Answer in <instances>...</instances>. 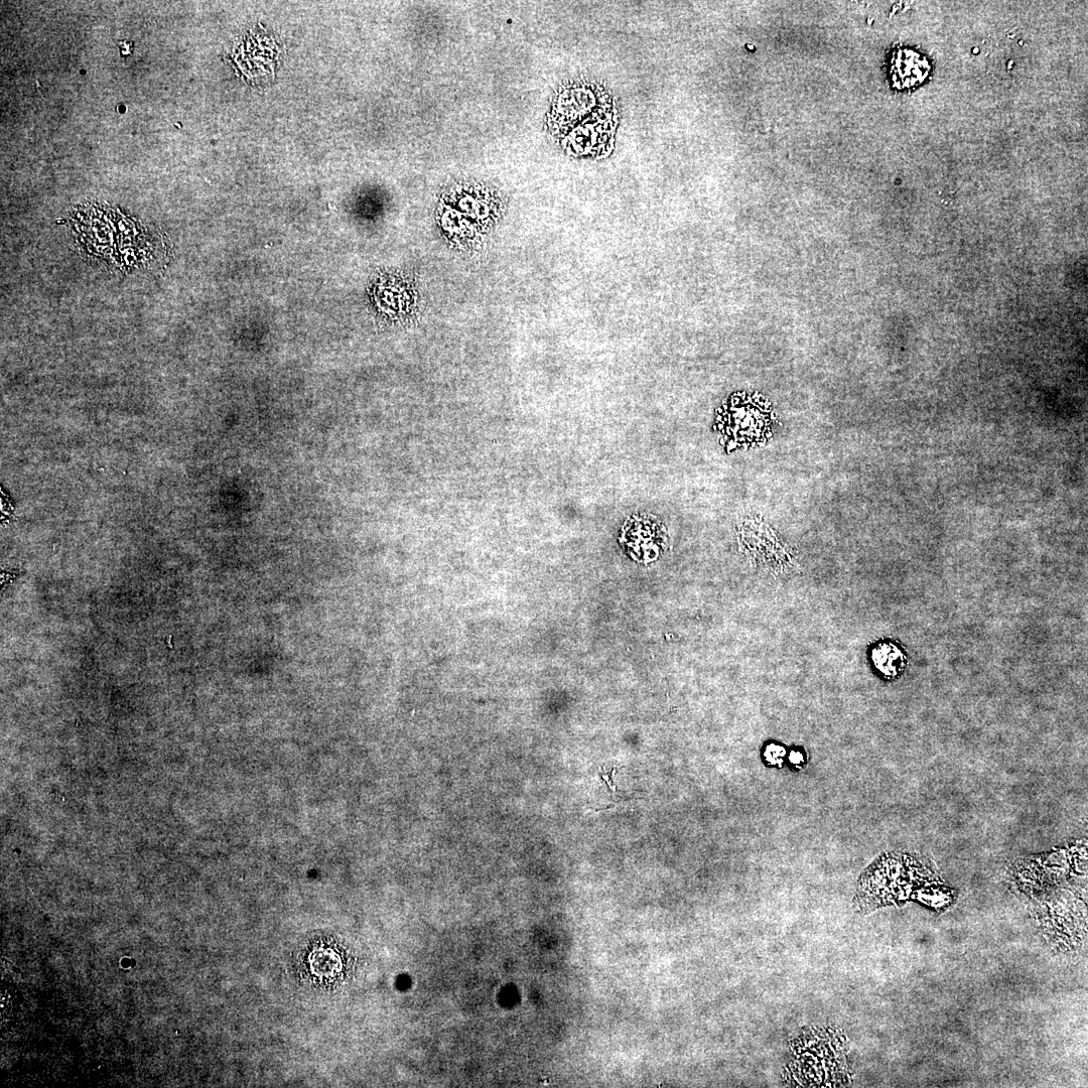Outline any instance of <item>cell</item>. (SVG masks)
<instances>
[{"instance_id": "cell-1", "label": "cell", "mask_w": 1088, "mask_h": 1088, "mask_svg": "<svg viewBox=\"0 0 1088 1088\" xmlns=\"http://www.w3.org/2000/svg\"><path fill=\"white\" fill-rule=\"evenodd\" d=\"M572 145L581 156L606 157L614 146L617 108L611 95L593 83L579 84L571 92Z\"/></svg>"}, {"instance_id": "cell-2", "label": "cell", "mask_w": 1088, "mask_h": 1088, "mask_svg": "<svg viewBox=\"0 0 1088 1088\" xmlns=\"http://www.w3.org/2000/svg\"><path fill=\"white\" fill-rule=\"evenodd\" d=\"M772 417L761 400L742 399L725 407L719 417V430L734 447H755L771 434Z\"/></svg>"}, {"instance_id": "cell-3", "label": "cell", "mask_w": 1088, "mask_h": 1088, "mask_svg": "<svg viewBox=\"0 0 1088 1088\" xmlns=\"http://www.w3.org/2000/svg\"><path fill=\"white\" fill-rule=\"evenodd\" d=\"M929 73L927 61L909 49H898L890 63V76L898 89H909L921 84Z\"/></svg>"}, {"instance_id": "cell-4", "label": "cell", "mask_w": 1088, "mask_h": 1088, "mask_svg": "<svg viewBox=\"0 0 1088 1088\" xmlns=\"http://www.w3.org/2000/svg\"><path fill=\"white\" fill-rule=\"evenodd\" d=\"M872 660L881 674L887 677L898 676L905 667V656L893 643H880L872 651Z\"/></svg>"}, {"instance_id": "cell-5", "label": "cell", "mask_w": 1088, "mask_h": 1088, "mask_svg": "<svg viewBox=\"0 0 1088 1088\" xmlns=\"http://www.w3.org/2000/svg\"><path fill=\"white\" fill-rule=\"evenodd\" d=\"M615 769H616V767H615L614 764L611 765L610 767H604V766L601 767V774L600 775L604 779L605 783L610 785L612 789H615V784H614V781H613V773H614Z\"/></svg>"}]
</instances>
